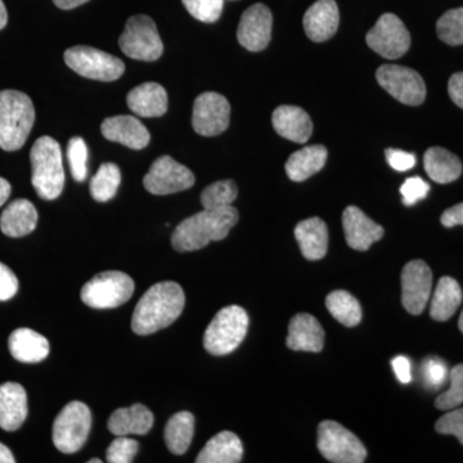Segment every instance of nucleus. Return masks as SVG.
<instances>
[{"mask_svg":"<svg viewBox=\"0 0 463 463\" xmlns=\"http://www.w3.org/2000/svg\"><path fill=\"white\" fill-rule=\"evenodd\" d=\"M185 295L176 282H158L143 294L134 309L132 330L151 335L169 327L184 309Z\"/></svg>","mask_w":463,"mask_h":463,"instance_id":"obj_1","label":"nucleus"},{"mask_svg":"<svg viewBox=\"0 0 463 463\" xmlns=\"http://www.w3.org/2000/svg\"><path fill=\"white\" fill-rule=\"evenodd\" d=\"M239 222V212L233 206L206 210L184 219L174 230L173 248L179 252L196 251L213 241H222Z\"/></svg>","mask_w":463,"mask_h":463,"instance_id":"obj_2","label":"nucleus"},{"mask_svg":"<svg viewBox=\"0 0 463 463\" xmlns=\"http://www.w3.org/2000/svg\"><path fill=\"white\" fill-rule=\"evenodd\" d=\"M33 123L35 109L27 94L0 91V148L9 152L23 148Z\"/></svg>","mask_w":463,"mask_h":463,"instance_id":"obj_3","label":"nucleus"},{"mask_svg":"<svg viewBox=\"0 0 463 463\" xmlns=\"http://www.w3.org/2000/svg\"><path fill=\"white\" fill-rule=\"evenodd\" d=\"M30 163L36 194L43 200H56L65 185L60 143L52 137H41L30 151Z\"/></svg>","mask_w":463,"mask_h":463,"instance_id":"obj_4","label":"nucleus"},{"mask_svg":"<svg viewBox=\"0 0 463 463\" xmlns=\"http://www.w3.org/2000/svg\"><path fill=\"white\" fill-rule=\"evenodd\" d=\"M249 316L239 306L219 310L203 335V346L210 354L227 355L234 352L246 337Z\"/></svg>","mask_w":463,"mask_h":463,"instance_id":"obj_5","label":"nucleus"},{"mask_svg":"<svg viewBox=\"0 0 463 463\" xmlns=\"http://www.w3.org/2000/svg\"><path fill=\"white\" fill-rule=\"evenodd\" d=\"M133 292L132 277L118 270H108L85 283L80 298L84 304L94 309H111L127 303Z\"/></svg>","mask_w":463,"mask_h":463,"instance_id":"obj_6","label":"nucleus"},{"mask_svg":"<svg viewBox=\"0 0 463 463\" xmlns=\"http://www.w3.org/2000/svg\"><path fill=\"white\" fill-rule=\"evenodd\" d=\"M118 45L128 57L145 62H154L164 52L156 24L146 14H137L128 20Z\"/></svg>","mask_w":463,"mask_h":463,"instance_id":"obj_7","label":"nucleus"},{"mask_svg":"<svg viewBox=\"0 0 463 463\" xmlns=\"http://www.w3.org/2000/svg\"><path fill=\"white\" fill-rule=\"evenodd\" d=\"M91 413L87 404L71 402L61 411L53 423L54 446L65 455L78 452L90 437Z\"/></svg>","mask_w":463,"mask_h":463,"instance_id":"obj_8","label":"nucleus"},{"mask_svg":"<svg viewBox=\"0 0 463 463\" xmlns=\"http://www.w3.org/2000/svg\"><path fill=\"white\" fill-rule=\"evenodd\" d=\"M65 62L76 74L91 80L115 81L125 71L120 58L87 45L69 48L65 52Z\"/></svg>","mask_w":463,"mask_h":463,"instance_id":"obj_9","label":"nucleus"},{"mask_svg":"<svg viewBox=\"0 0 463 463\" xmlns=\"http://www.w3.org/2000/svg\"><path fill=\"white\" fill-rule=\"evenodd\" d=\"M318 449L327 461L335 463H362L367 458L364 443L335 421H323L318 426Z\"/></svg>","mask_w":463,"mask_h":463,"instance_id":"obj_10","label":"nucleus"},{"mask_svg":"<svg viewBox=\"0 0 463 463\" xmlns=\"http://www.w3.org/2000/svg\"><path fill=\"white\" fill-rule=\"evenodd\" d=\"M368 47L381 57L398 60L411 47V35L403 21L394 14H383L367 33Z\"/></svg>","mask_w":463,"mask_h":463,"instance_id":"obj_11","label":"nucleus"},{"mask_svg":"<svg viewBox=\"0 0 463 463\" xmlns=\"http://www.w3.org/2000/svg\"><path fill=\"white\" fill-rule=\"evenodd\" d=\"M381 87L390 96L408 106H420L426 99V85L419 72L410 67L383 65L376 72Z\"/></svg>","mask_w":463,"mask_h":463,"instance_id":"obj_12","label":"nucleus"},{"mask_svg":"<svg viewBox=\"0 0 463 463\" xmlns=\"http://www.w3.org/2000/svg\"><path fill=\"white\" fill-rule=\"evenodd\" d=\"M196 178L187 166L170 156L158 157L143 178V185L156 196L178 194L194 187Z\"/></svg>","mask_w":463,"mask_h":463,"instance_id":"obj_13","label":"nucleus"},{"mask_svg":"<svg viewBox=\"0 0 463 463\" xmlns=\"http://www.w3.org/2000/svg\"><path fill=\"white\" fill-rule=\"evenodd\" d=\"M230 118V102L222 94L206 91L194 99L192 127L200 136L215 137L225 132Z\"/></svg>","mask_w":463,"mask_h":463,"instance_id":"obj_14","label":"nucleus"},{"mask_svg":"<svg viewBox=\"0 0 463 463\" xmlns=\"http://www.w3.org/2000/svg\"><path fill=\"white\" fill-rule=\"evenodd\" d=\"M432 273L422 260H412L402 272V303L410 315H421L430 300Z\"/></svg>","mask_w":463,"mask_h":463,"instance_id":"obj_15","label":"nucleus"},{"mask_svg":"<svg viewBox=\"0 0 463 463\" xmlns=\"http://www.w3.org/2000/svg\"><path fill=\"white\" fill-rule=\"evenodd\" d=\"M272 12L267 5L257 3L243 12L237 30V39L250 52L263 51L272 38Z\"/></svg>","mask_w":463,"mask_h":463,"instance_id":"obj_16","label":"nucleus"},{"mask_svg":"<svg viewBox=\"0 0 463 463\" xmlns=\"http://www.w3.org/2000/svg\"><path fill=\"white\" fill-rule=\"evenodd\" d=\"M343 227L347 245L356 251H367L383 237V228L356 206L346 207L343 214Z\"/></svg>","mask_w":463,"mask_h":463,"instance_id":"obj_17","label":"nucleus"},{"mask_svg":"<svg viewBox=\"0 0 463 463\" xmlns=\"http://www.w3.org/2000/svg\"><path fill=\"white\" fill-rule=\"evenodd\" d=\"M100 132L109 141L121 143L127 147L143 149L151 141V134L134 116L118 115L106 118L100 125Z\"/></svg>","mask_w":463,"mask_h":463,"instance_id":"obj_18","label":"nucleus"},{"mask_svg":"<svg viewBox=\"0 0 463 463\" xmlns=\"http://www.w3.org/2000/svg\"><path fill=\"white\" fill-rule=\"evenodd\" d=\"M304 30L315 43L330 41L339 29L340 14L335 0H317L304 14Z\"/></svg>","mask_w":463,"mask_h":463,"instance_id":"obj_19","label":"nucleus"},{"mask_svg":"<svg viewBox=\"0 0 463 463\" xmlns=\"http://www.w3.org/2000/svg\"><path fill=\"white\" fill-rule=\"evenodd\" d=\"M325 345V331L318 319L307 313H300L288 326V346L295 352L319 353Z\"/></svg>","mask_w":463,"mask_h":463,"instance_id":"obj_20","label":"nucleus"},{"mask_svg":"<svg viewBox=\"0 0 463 463\" xmlns=\"http://www.w3.org/2000/svg\"><path fill=\"white\" fill-rule=\"evenodd\" d=\"M274 130L295 143H307L313 133V123L310 116L298 106H279L272 115Z\"/></svg>","mask_w":463,"mask_h":463,"instance_id":"obj_21","label":"nucleus"},{"mask_svg":"<svg viewBox=\"0 0 463 463\" xmlns=\"http://www.w3.org/2000/svg\"><path fill=\"white\" fill-rule=\"evenodd\" d=\"M27 395L25 389L16 383L0 385V428L5 431H16L25 422Z\"/></svg>","mask_w":463,"mask_h":463,"instance_id":"obj_22","label":"nucleus"},{"mask_svg":"<svg viewBox=\"0 0 463 463\" xmlns=\"http://www.w3.org/2000/svg\"><path fill=\"white\" fill-rule=\"evenodd\" d=\"M8 349L21 364H41L50 354V341L30 328H18L8 339Z\"/></svg>","mask_w":463,"mask_h":463,"instance_id":"obj_23","label":"nucleus"},{"mask_svg":"<svg viewBox=\"0 0 463 463\" xmlns=\"http://www.w3.org/2000/svg\"><path fill=\"white\" fill-rule=\"evenodd\" d=\"M152 426L154 414L143 404L116 410L109 420V430L116 437L146 435L151 430Z\"/></svg>","mask_w":463,"mask_h":463,"instance_id":"obj_24","label":"nucleus"},{"mask_svg":"<svg viewBox=\"0 0 463 463\" xmlns=\"http://www.w3.org/2000/svg\"><path fill=\"white\" fill-rule=\"evenodd\" d=\"M38 224V212L29 200L12 201L0 216V230L5 236L20 239L32 233Z\"/></svg>","mask_w":463,"mask_h":463,"instance_id":"obj_25","label":"nucleus"},{"mask_svg":"<svg viewBox=\"0 0 463 463\" xmlns=\"http://www.w3.org/2000/svg\"><path fill=\"white\" fill-rule=\"evenodd\" d=\"M128 106L134 114L142 118H158L166 114L167 93L163 85L143 83L129 91Z\"/></svg>","mask_w":463,"mask_h":463,"instance_id":"obj_26","label":"nucleus"},{"mask_svg":"<svg viewBox=\"0 0 463 463\" xmlns=\"http://www.w3.org/2000/svg\"><path fill=\"white\" fill-rule=\"evenodd\" d=\"M295 237L307 260H321L327 254L328 230L321 218H309L300 222L295 228Z\"/></svg>","mask_w":463,"mask_h":463,"instance_id":"obj_27","label":"nucleus"},{"mask_svg":"<svg viewBox=\"0 0 463 463\" xmlns=\"http://www.w3.org/2000/svg\"><path fill=\"white\" fill-rule=\"evenodd\" d=\"M327 148L322 145H313L298 149L286 163V174L292 182H304L315 174L321 172L327 161Z\"/></svg>","mask_w":463,"mask_h":463,"instance_id":"obj_28","label":"nucleus"},{"mask_svg":"<svg viewBox=\"0 0 463 463\" xmlns=\"http://www.w3.org/2000/svg\"><path fill=\"white\" fill-rule=\"evenodd\" d=\"M243 446L240 438L231 431H222L210 439L197 456V463H239Z\"/></svg>","mask_w":463,"mask_h":463,"instance_id":"obj_29","label":"nucleus"},{"mask_svg":"<svg viewBox=\"0 0 463 463\" xmlns=\"http://www.w3.org/2000/svg\"><path fill=\"white\" fill-rule=\"evenodd\" d=\"M423 165L428 175L439 184L455 182L462 174L459 158L443 147L429 148L423 156Z\"/></svg>","mask_w":463,"mask_h":463,"instance_id":"obj_30","label":"nucleus"},{"mask_svg":"<svg viewBox=\"0 0 463 463\" xmlns=\"http://www.w3.org/2000/svg\"><path fill=\"white\" fill-rule=\"evenodd\" d=\"M462 289L452 277L439 279L437 288L432 295L430 316L438 322L448 321L462 303Z\"/></svg>","mask_w":463,"mask_h":463,"instance_id":"obj_31","label":"nucleus"},{"mask_svg":"<svg viewBox=\"0 0 463 463\" xmlns=\"http://www.w3.org/2000/svg\"><path fill=\"white\" fill-rule=\"evenodd\" d=\"M194 434V414L185 411L174 414L165 429V443L170 452L176 456L184 455L191 446Z\"/></svg>","mask_w":463,"mask_h":463,"instance_id":"obj_32","label":"nucleus"},{"mask_svg":"<svg viewBox=\"0 0 463 463\" xmlns=\"http://www.w3.org/2000/svg\"><path fill=\"white\" fill-rule=\"evenodd\" d=\"M326 307L331 316L346 327H354L362 321L361 304L352 294L343 289L331 292L326 298Z\"/></svg>","mask_w":463,"mask_h":463,"instance_id":"obj_33","label":"nucleus"},{"mask_svg":"<svg viewBox=\"0 0 463 463\" xmlns=\"http://www.w3.org/2000/svg\"><path fill=\"white\" fill-rule=\"evenodd\" d=\"M121 172L116 164L105 163L100 165L99 172L91 178L90 194L99 203H108L114 199L116 192L120 187Z\"/></svg>","mask_w":463,"mask_h":463,"instance_id":"obj_34","label":"nucleus"},{"mask_svg":"<svg viewBox=\"0 0 463 463\" xmlns=\"http://www.w3.org/2000/svg\"><path fill=\"white\" fill-rule=\"evenodd\" d=\"M236 183L233 181H219L213 183L201 194V203L203 209L216 210L223 207L232 206L237 199Z\"/></svg>","mask_w":463,"mask_h":463,"instance_id":"obj_35","label":"nucleus"},{"mask_svg":"<svg viewBox=\"0 0 463 463\" xmlns=\"http://www.w3.org/2000/svg\"><path fill=\"white\" fill-rule=\"evenodd\" d=\"M439 39L448 45L463 44V7L446 12L437 24Z\"/></svg>","mask_w":463,"mask_h":463,"instance_id":"obj_36","label":"nucleus"},{"mask_svg":"<svg viewBox=\"0 0 463 463\" xmlns=\"http://www.w3.org/2000/svg\"><path fill=\"white\" fill-rule=\"evenodd\" d=\"M450 385L435 401V407L440 411H450L463 403V364L456 365L449 373Z\"/></svg>","mask_w":463,"mask_h":463,"instance_id":"obj_37","label":"nucleus"},{"mask_svg":"<svg viewBox=\"0 0 463 463\" xmlns=\"http://www.w3.org/2000/svg\"><path fill=\"white\" fill-rule=\"evenodd\" d=\"M67 158H69L70 170L76 182H84L88 175V147L84 139L74 137L67 145Z\"/></svg>","mask_w":463,"mask_h":463,"instance_id":"obj_38","label":"nucleus"},{"mask_svg":"<svg viewBox=\"0 0 463 463\" xmlns=\"http://www.w3.org/2000/svg\"><path fill=\"white\" fill-rule=\"evenodd\" d=\"M188 14L201 23L213 24L223 12L224 0H182Z\"/></svg>","mask_w":463,"mask_h":463,"instance_id":"obj_39","label":"nucleus"},{"mask_svg":"<svg viewBox=\"0 0 463 463\" xmlns=\"http://www.w3.org/2000/svg\"><path fill=\"white\" fill-rule=\"evenodd\" d=\"M138 441L128 437H118L109 444L108 449V462L130 463L138 453Z\"/></svg>","mask_w":463,"mask_h":463,"instance_id":"obj_40","label":"nucleus"},{"mask_svg":"<svg viewBox=\"0 0 463 463\" xmlns=\"http://www.w3.org/2000/svg\"><path fill=\"white\" fill-rule=\"evenodd\" d=\"M421 373L426 386L432 389L441 388L448 379L447 364L441 359L434 358V356L423 361Z\"/></svg>","mask_w":463,"mask_h":463,"instance_id":"obj_41","label":"nucleus"},{"mask_svg":"<svg viewBox=\"0 0 463 463\" xmlns=\"http://www.w3.org/2000/svg\"><path fill=\"white\" fill-rule=\"evenodd\" d=\"M435 430L439 434L455 435L463 446V408H453L444 414L435 425Z\"/></svg>","mask_w":463,"mask_h":463,"instance_id":"obj_42","label":"nucleus"},{"mask_svg":"<svg viewBox=\"0 0 463 463\" xmlns=\"http://www.w3.org/2000/svg\"><path fill=\"white\" fill-rule=\"evenodd\" d=\"M430 191V185L428 184L420 176L408 178L401 187V194L403 196V203L405 206L416 205L419 201L425 199Z\"/></svg>","mask_w":463,"mask_h":463,"instance_id":"obj_43","label":"nucleus"},{"mask_svg":"<svg viewBox=\"0 0 463 463\" xmlns=\"http://www.w3.org/2000/svg\"><path fill=\"white\" fill-rule=\"evenodd\" d=\"M389 165L397 172H407L416 165V156L402 149L388 148L385 151Z\"/></svg>","mask_w":463,"mask_h":463,"instance_id":"obj_44","label":"nucleus"},{"mask_svg":"<svg viewBox=\"0 0 463 463\" xmlns=\"http://www.w3.org/2000/svg\"><path fill=\"white\" fill-rule=\"evenodd\" d=\"M18 291L16 274L7 265L0 263V301L11 300Z\"/></svg>","mask_w":463,"mask_h":463,"instance_id":"obj_45","label":"nucleus"},{"mask_svg":"<svg viewBox=\"0 0 463 463\" xmlns=\"http://www.w3.org/2000/svg\"><path fill=\"white\" fill-rule=\"evenodd\" d=\"M392 370L397 374L398 380L402 383H410L412 381L411 373V361L404 355L395 356L392 361Z\"/></svg>","mask_w":463,"mask_h":463,"instance_id":"obj_46","label":"nucleus"},{"mask_svg":"<svg viewBox=\"0 0 463 463\" xmlns=\"http://www.w3.org/2000/svg\"><path fill=\"white\" fill-rule=\"evenodd\" d=\"M448 93H449L450 99L463 109V72H457L449 79Z\"/></svg>","mask_w":463,"mask_h":463,"instance_id":"obj_47","label":"nucleus"},{"mask_svg":"<svg viewBox=\"0 0 463 463\" xmlns=\"http://www.w3.org/2000/svg\"><path fill=\"white\" fill-rule=\"evenodd\" d=\"M441 224L447 228H453L456 225H463V203L450 207L441 215Z\"/></svg>","mask_w":463,"mask_h":463,"instance_id":"obj_48","label":"nucleus"},{"mask_svg":"<svg viewBox=\"0 0 463 463\" xmlns=\"http://www.w3.org/2000/svg\"><path fill=\"white\" fill-rule=\"evenodd\" d=\"M9 196H11V184L0 176V206L7 203Z\"/></svg>","mask_w":463,"mask_h":463,"instance_id":"obj_49","label":"nucleus"},{"mask_svg":"<svg viewBox=\"0 0 463 463\" xmlns=\"http://www.w3.org/2000/svg\"><path fill=\"white\" fill-rule=\"evenodd\" d=\"M87 2H90V0H53L54 5L61 9H74Z\"/></svg>","mask_w":463,"mask_h":463,"instance_id":"obj_50","label":"nucleus"},{"mask_svg":"<svg viewBox=\"0 0 463 463\" xmlns=\"http://www.w3.org/2000/svg\"><path fill=\"white\" fill-rule=\"evenodd\" d=\"M16 459H14V455H12L11 450H9L8 447H5V444L0 443V463H14Z\"/></svg>","mask_w":463,"mask_h":463,"instance_id":"obj_51","label":"nucleus"},{"mask_svg":"<svg viewBox=\"0 0 463 463\" xmlns=\"http://www.w3.org/2000/svg\"><path fill=\"white\" fill-rule=\"evenodd\" d=\"M8 23L7 8H5L3 0H0V30L5 29Z\"/></svg>","mask_w":463,"mask_h":463,"instance_id":"obj_52","label":"nucleus"},{"mask_svg":"<svg viewBox=\"0 0 463 463\" xmlns=\"http://www.w3.org/2000/svg\"><path fill=\"white\" fill-rule=\"evenodd\" d=\"M458 327H459V330H461V332L463 334V312H462L461 317H459Z\"/></svg>","mask_w":463,"mask_h":463,"instance_id":"obj_53","label":"nucleus"},{"mask_svg":"<svg viewBox=\"0 0 463 463\" xmlns=\"http://www.w3.org/2000/svg\"><path fill=\"white\" fill-rule=\"evenodd\" d=\"M90 463H102V459H99V458H93V459H90V461H88Z\"/></svg>","mask_w":463,"mask_h":463,"instance_id":"obj_54","label":"nucleus"}]
</instances>
